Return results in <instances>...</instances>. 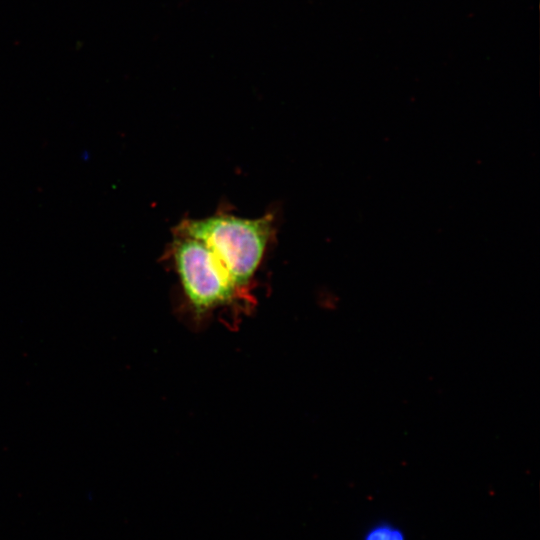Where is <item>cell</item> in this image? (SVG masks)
Masks as SVG:
<instances>
[{"label": "cell", "instance_id": "cell-1", "mask_svg": "<svg viewBox=\"0 0 540 540\" xmlns=\"http://www.w3.org/2000/svg\"><path fill=\"white\" fill-rule=\"evenodd\" d=\"M271 226L272 218L269 215L246 219L219 214L183 221L179 226V235L206 244L225 267L234 284L242 286L259 266Z\"/></svg>", "mask_w": 540, "mask_h": 540}, {"label": "cell", "instance_id": "cell-2", "mask_svg": "<svg viewBox=\"0 0 540 540\" xmlns=\"http://www.w3.org/2000/svg\"><path fill=\"white\" fill-rule=\"evenodd\" d=\"M173 257L183 289L197 312L231 299L236 285L206 244L180 235L173 244Z\"/></svg>", "mask_w": 540, "mask_h": 540}, {"label": "cell", "instance_id": "cell-3", "mask_svg": "<svg viewBox=\"0 0 540 540\" xmlns=\"http://www.w3.org/2000/svg\"><path fill=\"white\" fill-rule=\"evenodd\" d=\"M363 540H406L404 531L387 522L370 527L363 535Z\"/></svg>", "mask_w": 540, "mask_h": 540}]
</instances>
